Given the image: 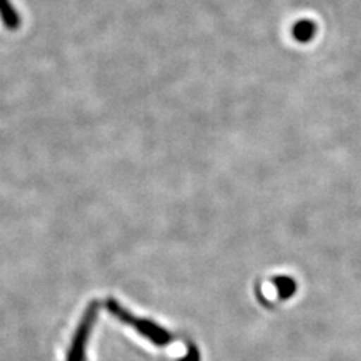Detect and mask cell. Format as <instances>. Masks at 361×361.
I'll return each instance as SVG.
<instances>
[{
    "label": "cell",
    "instance_id": "277c9868",
    "mask_svg": "<svg viewBox=\"0 0 361 361\" xmlns=\"http://www.w3.org/2000/svg\"><path fill=\"white\" fill-rule=\"evenodd\" d=\"M0 14H2L5 26L9 29H16L18 27V16L16 13V9L11 6L8 0H0Z\"/></svg>",
    "mask_w": 361,
    "mask_h": 361
},
{
    "label": "cell",
    "instance_id": "5b68a950",
    "mask_svg": "<svg viewBox=\"0 0 361 361\" xmlns=\"http://www.w3.org/2000/svg\"><path fill=\"white\" fill-rule=\"evenodd\" d=\"M274 283H276V286L280 289L281 298L290 297L292 293H293V289H295V286H293V281H292L290 279H286V277L274 279Z\"/></svg>",
    "mask_w": 361,
    "mask_h": 361
},
{
    "label": "cell",
    "instance_id": "3957f363",
    "mask_svg": "<svg viewBox=\"0 0 361 361\" xmlns=\"http://www.w3.org/2000/svg\"><path fill=\"white\" fill-rule=\"evenodd\" d=\"M314 35V23L312 21H298L295 26H293V37L301 42H307Z\"/></svg>",
    "mask_w": 361,
    "mask_h": 361
},
{
    "label": "cell",
    "instance_id": "6da1fadb",
    "mask_svg": "<svg viewBox=\"0 0 361 361\" xmlns=\"http://www.w3.org/2000/svg\"><path fill=\"white\" fill-rule=\"evenodd\" d=\"M107 307H109V310L111 312L113 316H116V318L121 319L122 322H126L130 326H133L135 331L142 334L143 337L148 338V341H151L154 345L166 346V345L172 343L175 341L173 336L169 331H166L164 329H161L160 325H157L151 321L135 318V316H133L130 312H127L115 300H109Z\"/></svg>",
    "mask_w": 361,
    "mask_h": 361
},
{
    "label": "cell",
    "instance_id": "7a4b0ae2",
    "mask_svg": "<svg viewBox=\"0 0 361 361\" xmlns=\"http://www.w3.org/2000/svg\"><path fill=\"white\" fill-rule=\"evenodd\" d=\"M97 312H98V304L97 302L89 304V307L85 312L83 319L80 325L77 326L75 334L73 337V343L70 346V351H68L66 361H85L86 343L89 341V334H90V330H92V325L97 319Z\"/></svg>",
    "mask_w": 361,
    "mask_h": 361
}]
</instances>
